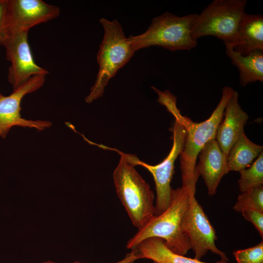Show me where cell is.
I'll return each instance as SVG.
<instances>
[{"label":"cell","instance_id":"obj_7","mask_svg":"<svg viewBox=\"0 0 263 263\" xmlns=\"http://www.w3.org/2000/svg\"><path fill=\"white\" fill-rule=\"evenodd\" d=\"M172 132V148L168 156L161 163L156 165H150L141 161L134 155L126 154L116 150L135 167L140 165L148 169L152 174L156 192L155 216L161 214L169 205L172 190L170 183L174 173V164L182 150L186 135L185 128L176 120L174 124Z\"/></svg>","mask_w":263,"mask_h":263},{"label":"cell","instance_id":"obj_18","mask_svg":"<svg viewBox=\"0 0 263 263\" xmlns=\"http://www.w3.org/2000/svg\"><path fill=\"white\" fill-rule=\"evenodd\" d=\"M239 172L238 182L241 192L263 185V151L250 166Z\"/></svg>","mask_w":263,"mask_h":263},{"label":"cell","instance_id":"obj_11","mask_svg":"<svg viewBox=\"0 0 263 263\" xmlns=\"http://www.w3.org/2000/svg\"><path fill=\"white\" fill-rule=\"evenodd\" d=\"M60 12L58 6L42 0H7L4 36L28 32L34 26L57 18Z\"/></svg>","mask_w":263,"mask_h":263},{"label":"cell","instance_id":"obj_22","mask_svg":"<svg viewBox=\"0 0 263 263\" xmlns=\"http://www.w3.org/2000/svg\"><path fill=\"white\" fill-rule=\"evenodd\" d=\"M7 0H0V43L5 34Z\"/></svg>","mask_w":263,"mask_h":263},{"label":"cell","instance_id":"obj_21","mask_svg":"<svg viewBox=\"0 0 263 263\" xmlns=\"http://www.w3.org/2000/svg\"><path fill=\"white\" fill-rule=\"evenodd\" d=\"M243 216L255 226L262 238L263 237V212L255 208H247L241 212Z\"/></svg>","mask_w":263,"mask_h":263},{"label":"cell","instance_id":"obj_10","mask_svg":"<svg viewBox=\"0 0 263 263\" xmlns=\"http://www.w3.org/2000/svg\"><path fill=\"white\" fill-rule=\"evenodd\" d=\"M44 75L32 77L9 95L0 93V136L5 138L9 130L14 126L35 128L41 131L50 127L52 123L46 120H27L20 114L21 102L27 94L35 92L45 82Z\"/></svg>","mask_w":263,"mask_h":263},{"label":"cell","instance_id":"obj_25","mask_svg":"<svg viewBox=\"0 0 263 263\" xmlns=\"http://www.w3.org/2000/svg\"><path fill=\"white\" fill-rule=\"evenodd\" d=\"M0 45H1V44H0Z\"/></svg>","mask_w":263,"mask_h":263},{"label":"cell","instance_id":"obj_15","mask_svg":"<svg viewBox=\"0 0 263 263\" xmlns=\"http://www.w3.org/2000/svg\"><path fill=\"white\" fill-rule=\"evenodd\" d=\"M139 259L144 258L158 263H208L176 254L165 244L163 239L157 237L147 238L132 249ZM215 263H229L221 259Z\"/></svg>","mask_w":263,"mask_h":263},{"label":"cell","instance_id":"obj_23","mask_svg":"<svg viewBox=\"0 0 263 263\" xmlns=\"http://www.w3.org/2000/svg\"><path fill=\"white\" fill-rule=\"evenodd\" d=\"M139 259L135 253L132 251L130 253L126 255L125 257L122 260L114 263H134V262ZM41 263H56L51 261H47ZM73 263H83L79 262H75Z\"/></svg>","mask_w":263,"mask_h":263},{"label":"cell","instance_id":"obj_6","mask_svg":"<svg viewBox=\"0 0 263 263\" xmlns=\"http://www.w3.org/2000/svg\"><path fill=\"white\" fill-rule=\"evenodd\" d=\"M195 14L179 17L166 12L155 17L143 33L128 38L134 52L151 46L164 47L171 51L190 50L197 41L191 36V24Z\"/></svg>","mask_w":263,"mask_h":263},{"label":"cell","instance_id":"obj_12","mask_svg":"<svg viewBox=\"0 0 263 263\" xmlns=\"http://www.w3.org/2000/svg\"><path fill=\"white\" fill-rule=\"evenodd\" d=\"M199 162L195 167V174L203 178L208 194L212 196L223 176L228 169L227 155L220 148L216 138L208 141L200 151Z\"/></svg>","mask_w":263,"mask_h":263},{"label":"cell","instance_id":"obj_13","mask_svg":"<svg viewBox=\"0 0 263 263\" xmlns=\"http://www.w3.org/2000/svg\"><path fill=\"white\" fill-rule=\"evenodd\" d=\"M239 94L234 90L225 106L224 117L216 133V139L224 153H228L241 133L248 119L238 102Z\"/></svg>","mask_w":263,"mask_h":263},{"label":"cell","instance_id":"obj_9","mask_svg":"<svg viewBox=\"0 0 263 263\" xmlns=\"http://www.w3.org/2000/svg\"><path fill=\"white\" fill-rule=\"evenodd\" d=\"M28 32L6 35L0 42L5 49L6 59L11 63L8 80L13 90L34 76H46L49 73L35 63L28 42Z\"/></svg>","mask_w":263,"mask_h":263},{"label":"cell","instance_id":"obj_16","mask_svg":"<svg viewBox=\"0 0 263 263\" xmlns=\"http://www.w3.org/2000/svg\"><path fill=\"white\" fill-rule=\"evenodd\" d=\"M225 53L240 72V84L242 87L256 81H263V51L256 50L244 56L231 46L225 44Z\"/></svg>","mask_w":263,"mask_h":263},{"label":"cell","instance_id":"obj_8","mask_svg":"<svg viewBox=\"0 0 263 263\" xmlns=\"http://www.w3.org/2000/svg\"><path fill=\"white\" fill-rule=\"evenodd\" d=\"M182 226L194 253V259L200 260L210 251L220 256L221 259L228 260L225 253L216 246L217 238L215 229L195 194L191 195L189 206L183 217Z\"/></svg>","mask_w":263,"mask_h":263},{"label":"cell","instance_id":"obj_24","mask_svg":"<svg viewBox=\"0 0 263 263\" xmlns=\"http://www.w3.org/2000/svg\"><path fill=\"white\" fill-rule=\"evenodd\" d=\"M152 263H158L156 262H153Z\"/></svg>","mask_w":263,"mask_h":263},{"label":"cell","instance_id":"obj_3","mask_svg":"<svg viewBox=\"0 0 263 263\" xmlns=\"http://www.w3.org/2000/svg\"><path fill=\"white\" fill-rule=\"evenodd\" d=\"M120 156L113 175L115 190L132 224L140 229L155 216L154 193L135 166Z\"/></svg>","mask_w":263,"mask_h":263},{"label":"cell","instance_id":"obj_2","mask_svg":"<svg viewBox=\"0 0 263 263\" xmlns=\"http://www.w3.org/2000/svg\"><path fill=\"white\" fill-rule=\"evenodd\" d=\"M195 194L189 188L181 187L172 189L170 202L161 214L153 217L127 242L126 247L132 249L147 238H160L172 252L186 255L191 249L188 236L184 232L182 221L188 209L190 196Z\"/></svg>","mask_w":263,"mask_h":263},{"label":"cell","instance_id":"obj_5","mask_svg":"<svg viewBox=\"0 0 263 263\" xmlns=\"http://www.w3.org/2000/svg\"><path fill=\"white\" fill-rule=\"evenodd\" d=\"M246 0H214L200 14H195L191 27L193 40L213 36L233 47L244 15Z\"/></svg>","mask_w":263,"mask_h":263},{"label":"cell","instance_id":"obj_20","mask_svg":"<svg viewBox=\"0 0 263 263\" xmlns=\"http://www.w3.org/2000/svg\"><path fill=\"white\" fill-rule=\"evenodd\" d=\"M238 263H263V242L244 249L233 252Z\"/></svg>","mask_w":263,"mask_h":263},{"label":"cell","instance_id":"obj_14","mask_svg":"<svg viewBox=\"0 0 263 263\" xmlns=\"http://www.w3.org/2000/svg\"><path fill=\"white\" fill-rule=\"evenodd\" d=\"M232 47L244 56L256 50L263 51V15L244 14L239 28L236 43Z\"/></svg>","mask_w":263,"mask_h":263},{"label":"cell","instance_id":"obj_17","mask_svg":"<svg viewBox=\"0 0 263 263\" xmlns=\"http://www.w3.org/2000/svg\"><path fill=\"white\" fill-rule=\"evenodd\" d=\"M263 147L252 142L244 131L230 149L227 162L230 171H241L248 168L263 151Z\"/></svg>","mask_w":263,"mask_h":263},{"label":"cell","instance_id":"obj_4","mask_svg":"<svg viewBox=\"0 0 263 263\" xmlns=\"http://www.w3.org/2000/svg\"><path fill=\"white\" fill-rule=\"evenodd\" d=\"M104 28L103 40L97 55L99 70L94 85L85 101L91 103L101 97L110 79L132 58L135 53L129 38L123 32L116 19L110 21L102 18L99 20Z\"/></svg>","mask_w":263,"mask_h":263},{"label":"cell","instance_id":"obj_1","mask_svg":"<svg viewBox=\"0 0 263 263\" xmlns=\"http://www.w3.org/2000/svg\"><path fill=\"white\" fill-rule=\"evenodd\" d=\"M152 89L158 94V102L165 106L175 120L186 129L184 144L180 154L182 187L195 193L198 178L195 174L198 155L208 141L216 138L218 128L224 117L225 106L234 90L231 87L225 86L222 89L220 101L209 117L204 121L196 123L181 114L176 106V97L169 91H161L154 87Z\"/></svg>","mask_w":263,"mask_h":263},{"label":"cell","instance_id":"obj_19","mask_svg":"<svg viewBox=\"0 0 263 263\" xmlns=\"http://www.w3.org/2000/svg\"><path fill=\"white\" fill-rule=\"evenodd\" d=\"M233 208L235 211L240 212L247 208L263 212V185L241 192Z\"/></svg>","mask_w":263,"mask_h":263}]
</instances>
